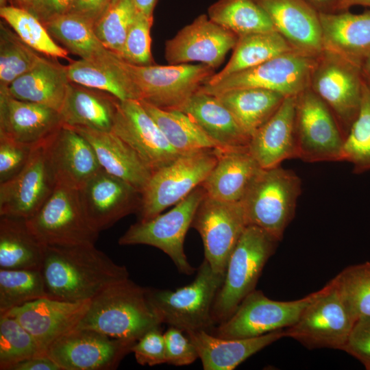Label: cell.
<instances>
[{
    "mask_svg": "<svg viewBox=\"0 0 370 370\" xmlns=\"http://www.w3.org/2000/svg\"><path fill=\"white\" fill-rule=\"evenodd\" d=\"M6 1H7V0H0V8L7 6L6 5Z\"/></svg>",
    "mask_w": 370,
    "mask_h": 370,
    "instance_id": "cell-60",
    "label": "cell"
},
{
    "mask_svg": "<svg viewBox=\"0 0 370 370\" xmlns=\"http://www.w3.org/2000/svg\"><path fill=\"white\" fill-rule=\"evenodd\" d=\"M217 97L250 137L273 115L286 98L278 92L260 88L232 90Z\"/></svg>",
    "mask_w": 370,
    "mask_h": 370,
    "instance_id": "cell-35",
    "label": "cell"
},
{
    "mask_svg": "<svg viewBox=\"0 0 370 370\" xmlns=\"http://www.w3.org/2000/svg\"><path fill=\"white\" fill-rule=\"evenodd\" d=\"M186 334L195 346L204 370H232L248 358L285 337L284 329L259 336L222 338L205 330Z\"/></svg>",
    "mask_w": 370,
    "mask_h": 370,
    "instance_id": "cell-28",
    "label": "cell"
},
{
    "mask_svg": "<svg viewBox=\"0 0 370 370\" xmlns=\"http://www.w3.org/2000/svg\"><path fill=\"white\" fill-rule=\"evenodd\" d=\"M116 1H117V0H112V4L114 3ZM112 4H111V5H112Z\"/></svg>",
    "mask_w": 370,
    "mask_h": 370,
    "instance_id": "cell-61",
    "label": "cell"
},
{
    "mask_svg": "<svg viewBox=\"0 0 370 370\" xmlns=\"http://www.w3.org/2000/svg\"><path fill=\"white\" fill-rule=\"evenodd\" d=\"M118 100L105 92L71 82L59 112L62 125L112 132Z\"/></svg>",
    "mask_w": 370,
    "mask_h": 370,
    "instance_id": "cell-31",
    "label": "cell"
},
{
    "mask_svg": "<svg viewBox=\"0 0 370 370\" xmlns=\"http://www.w3.org/2000/svg\"><path fill=\"white\" fill-rule=\"evenodd\" d=\"M78 190L87 219L99 232L138 212L140 206L141 193L137 189L102 169Z\"/></svg>",
    "mask_w": 370,
    "mask_h": 370,
    "instance_id": "cell-20",
    "label": "cell"
},
{
    "mask_svg": "<svg viewBox=\"0 0 370 370\" xmlns=\"http://www.w3.org/2000/svg\"><path fill=\"white\" fill-rule=\"evenodd\" d=\"M223 149L248 148L251 137L214 95L199 90L182 108Z\"/></svg>",
    "mask_w": 370,
    "mask_h": 370,
    "instance_id": "cell-30",
    "label": "cell"
},
{
    "mask_svg": "<svg viewBox=\"0 0 370 370\" xmlns=\"http://www.w3.org/2000/svg\"><path fill=\"white\" fill-rule=\"evenodd\" d=\"M49 33L65 49L81 59L108 62L117 56L107 49L97 37L94 25L73 14L62 15L45 25Z\"/></svg>",
    "mask_w": 370,
    "mask_h": 370,
    "instance_id": "cell-37",
    "label": "cell"
},
{
    "mask_svg": "<svg viewBox=\"0 0 370 370\" xmlns=\"http://www.w3.org/2000/svg\"><path fill=\"white\" fill-rule=\"evenodd\" d=\"M46 141L35 147L27 164L18 175L0 184V216L27 219L53 193L57 180L49 159Z\"/></svg>",
    "mask_w": 370,
    "mask_h": 370,
    "instance_id": "cell-17",
    "label": "cell"
},
{
    "mask_svg": "<svg viewBox=\"0 0 370 370\" xmlns=\"http://www.w3.org/2000/svg\"><path fill=\"white\" fill-rule=\"evenodd\" d=\"M208 16L238 37L275 31L268 16L255 0H217L209 7Z\"/></svg>",
    "mask_w": 370,
    "mask_h": 370,
    "instance_id": "cell-39",
    "label": "cell"
},
{
    "mask_svg": "<svg viewBox=\"0 0 370 370\" xmlns=\"http://www.w3.org/2000/svg\"><path fill=\"white\" fill-rule=\"evenodd\" d=\"M48 297L41 269H0V315Z\"/></svg>",
    "mask_w": 370,
    "mask_h": 370,
    "instance_id": "cell-40",
    "label": "cell"
},
{
    "mask_svg": "<svg viewBox=\"0 0 370 370\" xmlns=\"http://www.w3.org/2000/svg\"><path fill=\"white\" fill-rule=\"evenodd\" d=\"M354 5H362L370 8V0H338L337 12L348 11Z\"/></svg>",
    "mask_w": 370,
    "mask_h": 370,
    "instance_id": "cell-57",
    "label": "cell"
},
{
    "mask_svg": "<svg viewBox=\"0 0 370 370\" xmlns=\"http://www.w3.org/2000/svg\"><path fill=\"white\" fill-rule=\"evenodd\" d=\"M138 12L132 0H117L94 25L95 33L103 46L118 57Z\"/></svg>",
    "mask_w": 370,
    "mask_h": 370,
    "instance_id": "cell-46",
    "label": "cell"
},
{
    "mask_svg": "<svg viewBox=\"0 0 370 370\" xmlns=\"http://www.w3.org/2000/svg\"><path fill=\"white\" fill-rule=\"evenodd\" d=\"M134 343L75 328L54 341L46 354L61 370H113L131 352Z\"/></svg>",
    "mask_w": 370,
    "mask_h": 370,
    "instance_id": "cell-16",
    "label": "cell"
},
{
    "mask_svg": "<svg viewBox=\"0 0 370 370\" xmlns=\"http://www.w3.org/2000/svg\"><path fill=\"white\" fill-rule=\"evenodd\" d=\"M112 3V0H74L68 14L80 16L95 25Z\"/></svg>",
    "mask_w": 370,
    "mask_h": 370,
    "instance_id": "cell-53",
    "label": "cell"
},
{
    "mask_svg": "<svg viewBox=\"0 0 370 370\" xmlns=\"http://www.w3.org/2000/svg\"><path fill=\"white\" fill-rule=\"evenodd\" d=\"M296 158L341 161L344 135L326 103L309 87L295 96Z\"/></svg>",
    "mask_w": 370,
    "mask_h": 370,
    "instance_id": "cell-11",
    "label": "cell"
},
{
    "mask_svg": "<svg viewBox=\"0 0 370 370\" xmlns=\"http://www.w3.org/2000/svg\"><path fill=\"white\" fill-rule=\"evenodd\" d=\"M319 13L337 12L338 0H305Z\"/></svg>",
    "mask_w": 370,
    "mask_h": 370,
    "instance_id": "cell-55",
    "label": "cell"
},
{
    "mask_svg": "<svg viewBox=\"0 0 370 370\" xmlns=\"http://www.w3.org/2000/svg\"><path fill=\"white\" fill-rule=\"evenodd\" d=\"M42 354L33 336L14 317L0 315V369Z\"/></svg>",
    "mask_w": 370,
    "mask_h": 370,
    "instance_id": "cell-45",
    "label": "cell"
},
{
    "mask_svg": "<svg viewBox=\"0 0 370 370\" xmlns=\"http://www.w3.org/2000/svg\"><path fill=\"white\" fill-rule=\"evenodd\" d=\"M301 190V180L293 171L280 165L262 169L241 200L248 225L281 241L295 216Z\"/></svg>",
    "mask_w": 370,
    "mask_h": 370,
    "instance_id": "cell-6",
    "label": "cell"
},
{
    "mask_svg": "<svg viewBox=\"0 0 370 370\" xmlns=\"http://www.w3.org/2000/svg\"><path fill=\"white\" fill-rule=\"evenodd\" d=\"M140 103L179 153L186 154L203 150L223 149L182 111L162 110L144 101Z\"/></svg>",
    "mask_w": 370,
    "mask_h": 370,
    "instance_id": "cell-36",
    "label": "cell"
},
{
    "mask_svg": "<svg viewBox=\"0 0 370 370\" xmlns=\"http://www.w3.org/2000/svg\"><path fill=\"white\" fill-rule=\"evenodd\" d=\"M90 300L66 301L44 297L12 308L3 314L15 318L33 336L41 353L47 355V349L54 341L77 326Z\"/></svg>",
    "mask_w": 370,
    "mask_h": 370,
    "instance_id": "cell-21",
    "label": "cell"
},
{
    "mask_svg": "<svg viewBox=\"0 0 370 370\" xmlns=\"http://www.w3.org/2000/svg\"><path fill=\"white\" fill-rule=\"evenodd\" d=\"M71 128L88 140L103 171L127 182L142 193L152 171L128 144L112 132Z\"/></svg>",
    "mask_w": 370,
    "mask_h": 370,
    "instance_id": "cell-29",
    "label": "cell"
},
{
    "mask_svg": "<svg viewBox=\"0 0 370 370\" xmlns=\"http://www.w3.org/2000/svg\"><path fill=\"white\" fill-rule=\"evenodd\" d=\"M36 146L0 136V184L11 180L25 168Z\"/></svg>",
    "mask_w": 370,
    "mask_h": 370,
    "instance_id": "cell-48",
    "label": "cell"
},
{
    "mask_svg": "<svg viewBox=\"0 0 370 370\" xmlns=\"http://www.w3.org/2000/svg\"><path fill=\"white\" fill-rule=\"evenodd\" d=\"M182 330L169 326L164 333L166 363L174 366H185L193 363L199 354L187 335Z\"/></svg>",
    "mask_w": 370,
    "mask_h": 370,
    "instance_id": "cell-49",
    "label": "cell"
},
{
    "mask_svg": "<svg viewBox=\"0 0 370 370\" xmlns=\"http://www.w3.org/2000/svg\"><path fill=\"white\" fill-rule=\"evenodd\" d=\"M41 271L48 298L66 301L91 299L129 278L125 266L92 243L45 245Z\"/></svg>",
    "mask_w": 370,
    "mask_h": 370,
    "instance_id": "cell-1",
    "label": "cell"
},
{
    "mask_svg": "<svg viewBox=\"0 0 370 370\" xmlns=\"http://www.w3.org/2000/svg\"><path fill=\"white\" fill-rule=\"evenodd\" d=\"M161 324L147 300L145 287L128 278L110 285L91 299L76 328L136 342L147 331Z\"/></svg>",
    "mask_w": 370,
    "mask_h": 370,
    "instance_id": "cell-2",
    "label": "cell"
},
{
    "mask_svg": "<svg viewBox=\"0 0 370 370\" xmlns=\"http://www.w3.org/2000/svg\"><path fill=\"white\" fill-rule=\"evenodd\" d=\"M293 49L317 57L322 51L319 13L305 0H255Z\"/></svg>",
    "mask_w": 370,
    "mask_h": 370,
    "instance_id": "cell-22",
    "label": "cell"
},
{
    "mask_svg": "<svg viewBox=\"0 0 370 370\" xmlns=\"http://www.w3.org/2000/svg\"><path fill=\"white\" fill-rule=\"evenodd\" d=\"M316 57L297 51L288 52L258 66L232 74L213 85H203L199 90L214 96L245 88H260L295 97L309 87Z\"/></svg>",
    "mask_w": 370,
    "mask_h": 370,
    "instance_id": "cell-14",
    "label": "cell"
},
{
    "mask_svg": "<svg viewBox=\"0 0 370 370\" xmlns=\"http://www.w3.org/2000/svg\"><path fill=\"white\" fill-rule=\"evenodd\" d=\"M291 51H296L276 31L239 36L228 62L204 84L213 85L232 74L258 66Z\"/></svg>",
    "mask_w": 370,
    "mask_h": 370,
    "instance_id": "cell-34",
    "label": "cell"
},
{
    "mask_svg": "<svg viewBox=\"0 0 370 370\" xmlns=\"http://www.w3.org/2000/svg\"><path fill=\"white\" fill-rule=\"evenodd\" d=\"M46 147L57 182L79 189L101 169L90 143L71 127L62 125Z\"/></svg>",
    "mask_w": 370,
    "mask_h": 370,
    "instance_id": "cell-24",
    "label": "cell"
},
{
    "mask_svg": "<svg viewBox=\"0 0 370 370\" xmlns=\"http://www.w3.org/2000/svg\"><path fill=\"white\" fill-rule=\"evenodd\" d=\"M318 293L317 291L299 299L276 301L255 289L227 319L213 329L212 334L222 338H245L286 329L297 321Z\"/></svg>",
    "mask_w": 370,
    "mask_h": 370,
    "instance_id": "cell-13",
    "label": "cell"
},
{
    "mask_svg": "<svg viewBox=\"0 0 370 370\" xmlns=\"http://www.w3.org/2000/svg\"><path fill=\"white\" fill-rule=\"evenodd\" d=\"M309 88L330 109L345 138L360 107V68L334 53L322 50L316 57Z\"/></svg>",
    "mask_w": 370,
    "mask_h": 370,
    "instance_id": "cell-12",
    "label": "cell"
},
{
    "mask_svg": "<svg viewBox=\"0 0 370 370\" xmlns=\"http://www.w3.org/2000/svg\"><path fill=\"white\" fill-rule=\"evenodd\" d=\"M0 16L25 43L37 52L69 59V51L53 40L45 25L27 10L5 6L0 8Z\"/></svg>",
    "mask_w": 370,
    "mask_h": 370,
    "instance_id": "cell-41",
    "label": "cell"
},
{
    "mask_svg": "<svg viewBox=\"0 0 370 370\" xmlns=\"http://www.w3.org/2000/svg\"><path fill=\"white\" fill-rule=\"evenodd\" d=\"M30 1L31 0H14V2L16 3V6L26 8Z\"/></svg>",
    "mask_w": 370,
    "mask_h": 370,
    "instance_id": "cell-59",
    "label": "cell"
},
{
    "mask_svg": "<svg viewBox=\"0 0 370 370\" xmlns=\"http://www.w3.org/2000/svg\"><path fill=\"white\" fill-rule=\"evenodd\" d=\"M206 195L204 188L197 186L169 212L132 225L119 238V244L156 247L169 256L180 273L193 274L195 269L187 260L184 243L195 212Z\"/></svg>",
    "mask_w": 370,
    "mask_h": 370,
    "instance_id": "cell-8",
    "label": "cell"
},
{
    "mask_svg": "<svg viewBox=\"0 0 370 370\" xmlns=\"http://www.w3.org/2000/svg\"><path fill=\"white\" fill-rule=\"evenodd\" d=\"M224 276L214 272L204 259L191 283L174 291L145 287L146 298L161 323L184 332L205 330L211 333L216 324L212 308Z\"/></svg>",
    "mask_w": 370,
    "mask_h": 370,
    "instance_id": "cell-3",
    "label": "cell"
},
{
    "mask_svg": "<svg viewBox=\"0 0 370 370\" xmlns=\"http://www.w3.org/2000/svg\"><path fill=\"white\" fill-rule=\"evenodd\" d=\"M74 0H31L26 10L43 25L69 12Z\"/></svg>",
    "mask_w": 370,
    "mask_h": 370,
    "instance_id": "cell-52",
    "label": "cell"
},
{
    "mask_svg": "<svg viewBox=\"0 0 370 370\" xmlns=\"http://www.w3.org/2000/svg\"><path fill=\"white\" fill-rule=\"evenodd\" d=\"M323 50L361 68L370 56V10L319 13Z\"/></svg>",
    "mask_w": 370,
    "mask_h": 370,
    "instance_id": "cell-25",
    "label": "cell"
},
{
    "mask_svg": "<svg viewBox=\"0 0 370 370\" xmlns=\"http://www.w3.org/2000/svg\"><path fill=\"white\" fill-rule=\"evenodd\" d=\"M217 162V149L182 154L152 172L141 193L138 221L149 220L175 205L205 180Z\"/></svg>",
    "mask_w": 370,
    "mask_h": 370,
    "instance_id": "cell-7",
    "label": "cell"
},
{
    "mask_svg": "<svg viewBox=\"0 0 370 370\" xmlns=\"http://www.w3.org/2000/svg\"><path fill=\"white\" fill-rule=\"evenodd\" d=\"M70 84L66 66L43 58L32 70L12 82L7 90L16 99L60 112Z\"/></svg>",
    "mask_w": 370,
    "mask_h": 370,
    "instance_id": "cell-32",
    "label": "cell"
},
{
    "mask_svg": "<svg viewBox=\"0 0 370 370\" xmlns=\"http://www.w3.org/2000/svg\"><path fill=\"white\" fill-rule=\"evenodd\" d=\"M131 352L141 365L166 363L164 337L160 326L153 328L142 335L132 345Z\"/></svg>",
    "mask_w": 370,
    "mask_h": 370,
    "instance_id": "cell-50",
    "label": "cell"
},
{
    "mask_svg": "<svg viewBox=\"0 0 370 370\" xmlns=\"http://www.w3.org/2000/svg\"><path fill=\"white\" fill-rule=\"evenodd\" d=\"M112 132L128 144L152 172L182 155L138 100H118Z\"/></svg>",
    "mask_w": 370,
    "mask_h": 370,
    "instance_id": "cell-19",
    "label": "cell"
},
{
    "mask_svg": "<svg viewBox=\"0 0 370 370\" xmlns=\"http://www.w3.org/2000/svg\"><path fill=\"white\" fill-rule=\"evenodd\" d=\"M152 23L153 16H147L138 12L127 32L122 52L119 58L132 64H153L150 34Z\"/></svg>",
    "mask_w": 370,
    "mask_h": 370,
    "instance_id": "cell-47",
    "label": "cell"
},
{
    "mask_svg": "<svg viewBox=\"0 0 370 370\" xmlns=\"http://www.w3.org/2000/svg\"><path fill=\"white\" fill-rule=\"evenodd\" d=\"M10 370H61L60 367L47 355H38L22 360Z\"/></svg>",
    "mask_w": 370,
    "mask_h": 370,
    "instance_id": "cell-54",
    "label": "cell"
},
{
    "mask_svg": "<svg viewBox=\"0 0 370 370\" xmlns=\"http://www.w3.org/2000/svg\"><path fill=\"white\" fill-rule=\"evenodd\" d=\"M44 247L26 219L0 216V269H41Z\"/></svg>",
    "mask_w": 370,
    "mask_h": 370,
    "instance_id": "cell-33",
    "label": "cell"
},
{
    "mask_svg": "<svg viewBox=\"0 0 370 370\" xmlns=\"http://www.w3.org/2000/svg\"><path fill=\"white\" fill-rule=\"evenodd\" d=\"M62 126L59 112L16 99L7 88L0 87V136L38 145L47 140Z\"/></svg>",
    "mask_w": 370,
    "mask_h": 370,
    "instance_id": "cell-23",
    "label": "cell"
},
{
    "mask_svg": "<svg viewBox=\"0 0 370 370\" xmlns=\"http://www.w3.org/2000/svg\"><path fill=\"white\" fill-rule=\"evenodd\" d=\"M11 1H14V0H11Z\"/></svg>",
    "mask_w": 370,
    "mask_h": 370,
    "instance_id": "cell-62",
    "label": "cell"
},
{
    "mask_svg": "<svg viewBox=\"0 0 370 370\" xmlns=\"http://www.w3.org/2000/svg\"><path fill=\"white\" fill-rule=\"evenodd\" d=\"M360 71L362 80L370 88V56L362 64Z\"/></svg>",
    "mask_w": 370,
    "mask_h": 370,
    "instance_id": "cell-58",
    "label": "cell"
},
{
    "mask_svg": "<svg viewBox=\"0 0 370 370\" xmlns=\"http://www.w3.org/2000/svg\"><path fill=\"white\" fill-rule=\"evenodd\" d=\"M343 351L370 370V317L356 321Z\"/></svg>",
    "mask_w": 370,
    "mask_h": 370,
    "instance_id": "cell-51",
    "label": "cell"
},
{
    "mask_svg": "<svg viewBox=\"0 0 370 370\" xmlns=\"http://www.w3.org/2000/svg\"><path fill=\"white\" fill-rule=\"evenodd\" d=\"M116 56L108 62L84 59L66 66L71 83L108 93L120 101L134 99L126 75Z\"/></svg>",
    "mask_w": 370,
    "mask_h": 370,
    "instance_id": "cell-38",
    "label": "cell"
},
{
    "mask_svg": "<svg viewBox=\"0 0 370 370\" xmlns=\"http://www.w3.org/2000/svg\"><path fill=\"white\" fill-rule=\"evenodd\" d=\"M134 99L166 110H180L214 74L204 64L136 65L121 60Z\"/></svg>",
    "mask_w": 370,
    "mask_h": 370,
    "instance_id": "cell-5",
    "label": "cell"
},
{
    "mask_svg": "<svg viewBox=\"0 0 370 370\" xmlns=\"http://www.w3.org/2000/svg\"><path fill=\"white\" fill-rule=\"evenodd\" d=\"M42 59L43 57L25 43L13 29L1 22L0 87L8 88Z\"/></svg>",
    "mask_w": 370,
    "mask_h": 370,
    "instance_id": "cell-42",
    "label": "cell"
},
{
    "mask_svg": "<svg viewBox=\"0 0 370 370\" xmlns=\"http://www.w3.org/2000/svg\"><path fill=\"white\" fill-rule=\"evenodd\" d=\"M247 225L241 201H225L206 195L191 227L201 237L205 260L214 272L225 274L230 256Z\"/></svg>",
    "mask_w": 370,
    "mask_h": 370,
    "instance_id": "cell-15",
    "label": "cell"
},
{
    "mask_svg": "<svg viewBox=\"0 0 370 370\" xmlns=\"http://www.w3.org/2000/svg\"><path fill=\"white\" fill-rule=\"evenodd\" d=\"M278 242L256 225L246 227L230 256L223 284L212 305V317L216 324L227 319L244 298L256 289Z\"/></svg>",
    "mask_w": 370,
    "mask_h": 370,
    "instance_id": "cell-4",
    "label": "cell"
},
{
    "mask_svg": "<svg viewBox=\"0 0 370 370\" xmlns=\"http://www.w3.org/2000/svg\"><path fill=\"white\" fill-rule=\"evenodd\" d=\"M217 162L202 182L208 196L241 201L262 168L248 148L217 149Z\"/></svg>",
    "mask_w": 370,
    "mask_h": 370,
    "instance_id": "cell-27",
    "label": "cell"
},
{
    "mask_svg": "<svg viewBox=\"0 0 370 370\" xmlns=\"http://www.w3.org/2000/svg\"><path fill=\"white\" fill-rule=\"evenodd\" d=\"M138 12L147 16H153V11L157 0H132Z\"/></svg>",
    "mask_w": 370,
    "mask_h": 370,
    "instance_id": "cell-56",
    "label": "cell"
},
{
    "mask_svg": "<svg viewBox=\"0 0 370 370\" xmlns=\"http://www.w3.org/2000/svg\"><path fill=\"white\" fill-rule=\"evenodd\" d=\"M355 322L331 280L284 334L310 349L343 351Z\"/></svg>",
    "mask_w": 370,
    "mask_h": 370,
    "instance_id": "cell-9",
    "label": "cell"
},
{
    "mask_svg": "<svg viewBox=\"0 0 370 370\" xmlns=\"http://www.w3.org/2000/svg\"><path fill=\"white\" fill-rule=\"evenodd\" d=\"M332 280L356 321L370 317V262L350 265Z\"/></svg>",
    "mask_w": 370,
    "mask_h": 370,
    "instance_id": "cell-44",
    "label": "cell"
},
{
    "mask_svg": "<svg viewBox=\"0 0 370 370\" xmlns=\"http://www.w3.org/2000/svg\"><path fill=\"white\" fill-rule=\"evenodd\" d=\"M237 40L233 32L201 14L166 40L164 56L169 64L197 62L215 69L234 48Z\"/></svg>",
    "mask_w": 370,
    "mask_h": 370,
    "instance_id": "cell-18",
    "label": "cell"
},
{
    "mask_svg": "<svg viewBox=\"0 0 370 370\" xmlns=\"http://www.w3.org/2000/svg\"><path fill=\"white\" fill-rule=\"evenodd\" d=\"M295 97H286L273 115L251 136L249 151L262 169L296 158Z\"/></svg>",
    "mask_w": 370,
    "mask_h": 370,
    "instance_id": "cell-26",
    "label": "cell"
},
{
    "mask_svg": "<svg viewBox=\"0 0 370 370\" xmlns=\"http://www.w3.org/2000/svg\"><path fill=\"white\" fill-rule=\"evenodd\" d=\"M341 161L350 162L356 174L370 171V88L363 80L360 110L344 139Z\"/></svg>",
    "mask_w": 370,
    "mask_h": 370,
    "instance_id": "cell-43",
    "label": "cell"
},
{
    "mask_svg": "<svg viewBox=\"0 0 370 370\" xmlns=\"http://www.w3.org/2000/svg\"><path fill=\"white\" fill-rule=\"evenodd\" d=\"M27 223L44 245L95 244L99 233L87 219L78 189L61 182H57L53 193Z\"/></svg>",
    "mask_w": 370,
    "mask_h": 370,
    "instance_id": "cell-10",
    "label": "cell"
}]
</instances>
